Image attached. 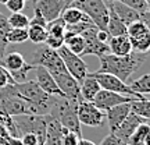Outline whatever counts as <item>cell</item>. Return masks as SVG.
<instances>
[{"mask_svg": "<svg viewBox=\"0 0 150 145\" xmlns=\"http://www.w3.org/2000/svg\"><path fill=\"white\" fill-rule=\"evenodd\" d=\"M70 6L79 9L85 16L89 17L97 29L107 31L108 7L103 0H75Z\"/></svg>", "mask_w": 150, "mask_h": 145, "instance_id": "cell-5", "label": "cell"}, {"mask_svg": "<svg viewBox=\"0 0 150 145\" xmlns=\"http://www.w3.org/2000/svg\"><path fill=\"white\" fill-rule=\"evenodd\" d=\"M57 52H59L60 57L64 61V66H65V69H67V71L81 84L83 81V78L88 75V66H86V63L82 60L81 56L70 52L65 46H61Z\"/></svg>", "mask_w": 150, "mask_h": 145, "instance_id": "cell-8", "label": "cell"}, {"mask_svg": "<svg viewBox=\"0 0 150 145\" xmlns=\"http://www.w3.org/2000/svg\"><path fill=\"white\" fill-rule=\"evenodd\" d=\"M10 28H28L29 27V17L24 13H11V16L7 18Z\"/></svg>", "mask_w": 150, "mask_h": 145, "instance_id": "cell-34", "label": "cell"}, {"mask_svg": "<svg viewBox=\"0 0 150 145\" xmlns=\"http://www.w3.org/2000/svg\"><path fill=\"white\" fill-rule=\"evenodd\" d=\"M76 114L81 124H85L88 127H102L103 120L106 117V113L100 110L93 102L88 101H79Z\"/></svg>", "mask_w": 150, "mask_h": 145, "instance_id": "cell-9", "label": "cell"}, {"mask_svg": "<svg viewBox=\"0 0 150 145\" xmlns=\"http://www.w3.org/2000/svg\"><path fill=\"white\" fill-rule=\"evenodd\" d=\"M14 88L18 92V95L28 103L29 114H49L56 98H57L54 95L46 94L35 82V80L14 82Z\"/></svg>", "mask_w": 150, "mask_h": 145, "instance_id": "cell-2", "label": "cell"}, {"mask_svg": "<svg viewBox=\"0 0 150 145\" xmlns=\"http://www.w3.org/2000/svg\"><path fill=\"white\" fill-rule=\"evenodd\" d=\"M128 145H150V121L146 120L138 126L128 140Z\"/></svg>", "mask_w": 150, "mask_h": 145, "instance_id": "cell-23", "label": "cell"}, {"mask_svg": "<svg viewBox=\"0 0 150 145\" xmlns=\"http://www.w3.org/2000/svg\"><path fill=\"white\" fill-rule=\"evenodd\" d=\"M0 102L3 105L4 112L10 116L29 114V106L18 95V92L14 88V84H10L0 89Z\"/></svg>", "mask_w": 150, "mask_h": 145, "instance_id": "cell-7", "label": "cell"}, {"mask_svg": "<svg viewBox=\"0 0 150 145\" xmlns=\"http://www.w3.org/2000/svg\"><path fill=\"white\" fill-rule=\"evenodd\" d=\"M117 1H121V3H124V4L132 7V9L136 10L138 13H143V11L149 10L146 0H117Z\"/></svg>", "mask_w": 150, "mask_h": 145, "instance_id": "cell-36", "label": "cell"}, {"mask_svg": "<svg viewBox=\"0 0 150 145\" xmlns=\"http://www.w3.org/2000/svg\"><path fill=\"white\" fill-rule=\"evenodd\" d=\"M100 89H102V86L99 84V81L96 80V77H93L92 73L91 74L88 73V75L81 82V98H82V101L92 102Z\"/></svg>", "mask_w": 150, "mask_h": 145, "instance_id": "cell-21", "label": "cell"}, {"mask_svg": "<svg viewBox=\"0 0 150 145\" xmlns=\"http://www.w3.org/2000/svg\"><path fill=\"white\" fill-rule=\"evenodd\" d=\"M52 75H53L56 84L59 85L63 96L68 98V99H72V101L82 99L81 98V84L75 80L68 71L57 73V74H52Z\"/></svg>", "mask_w": 150, "mask_h": 145, "instance_id": "cell-12", "label": "cell"}, {"mask_svg": "<svg viewBox=\"0 0 150 145\" xmlns=\"http://www.w3.org/2000/svg\"><path fill=\"white\" fill-rule=\"evenodd\" d=\"M131 45H132V52L147 54L150 52V32L136 39H131Z\"/></svg>", "mask_w": 150, "mask_h": 145, "instance_id": "cell-30", "label": "cell"}, {"mask_svg": "<svg viewBox=\"0 0 150 145\" xmlns=\"http://www.w3.org/2000/svg\"><path fill=\"white\" fill-rule=\"evenodd\" d=\"M131 112H134L135 114L150 121V99L145 96L134 99L131 102Z\"/></svg>", "mask_w": 150, "mask_h": 145, "instance_id": "cell-26", "label": "cell"}, {"mask_svg": "<svg viewBox=\"0 0 150 145\" xmlns=\"http://www.w3.org/2000/svg\"><path fill=\"white\" fill-rule=\"evenodd\" d=\"M29 25H39V27H46L47 28V21L43 18V16L39 11L33 10V17L29 18Z\"/></svg>", "mask_w": 150, "mask_h": 145, "instance_id": "cell-41", "label": "cell"}, {"mask_svg": "<svg viewBox=\"0 0 150 145\" xmlns=\"http://www.w3.org/2000/svg\"><path fill=\"white\" fill-rule=\"evenodd\" d=\"M78 145H96V144L91 140H83V138H81L79 142H78Z\"/></svg>", "mask_w": 150, "mask_h": 145, "instance_id": "cell-47", "label": "cell"}, {"mask_svg": "<svg viewBox=\"0 0 150 145\" xmlns=\"http://www.w3.org/2000/svg\"><path fill=\"white\" fill-rule=\"evenodd\" d=\"M81 137L74 131L64 129L63 130V145H78Z\"/></svg>", "mask_w": 150, "mask_h": 145, "instance_id": "cell-37", "label": "cell"}, {"mask_svg": "<svg viewBox=\"0 0 150 145\" xmlns=\"http://www.w3.org/2000/svg\"><path fill=\"white\" fill-rule=\"evenodd\" d=\"M28 31V41H31L35 45H42L45 43L47 38V28L39 27V25H29L27 28Z\"/></svg>", "mask_w": 150, "mask_h": 145, "instance_id": "cell-28", "label": "cell"}, {"mask_svg": "<svg viewBox=\"0 0 150 145\" xmlns=\"http://www.w3.org/2000/svg\"><path fill=\"white\" fill-rule=\"evenodd\" d=\"M108 10H111L115 13V16L121 20V21L128 27L131 22L136 21V20H139V13L136 10H134L132 7H129V6L124 4L121 1H117V0H114L111 3H108L107 4Z\"/></svg>", "mask_w": 150, "mask_h": 145, "instance_id": "cell-18", "label": "cell"}, {"mask_svg": "<svg viewBox=\"0 0 150 145\" xmlns=\"http://www.w3.org/2000/svg\"><path fill=\"white\" fill-rule=\"evenodd\" d=\"M64 46L70 52L81 56L83 49H85V39L82 35H76V34L71 32L68 29H65L64 34Z\"/></svg>", "mask_w": 150, "mask_h": 145, "instance_id": "cell-24", "label": "cell"}, {"mask_svg": "<svg viewBox=\"0 0 150 145\" xmlns=\"http://www.w3.org/2000/svg\"><path fill=\"white\" fill-rule=\"evenodd\" d=\"M103 1H104L106 4H108V3H111V1H114V0H103Z\"/></svg>", "mask_w": 150, "mask_h": 145, "instance_id": "cell-49", "label": "cell"}, {"mask_svg": "<svg viewBox=\"0 0 150 145\" xmlns=\"http://www.w3.org/2000/svg\"><path fill=\"white\" fill-rule=\"evenodd\" d=\"M33 73H35V82H36L38 85L40 86L46 94L54 95V96H63L59 85H57L56 81H54L53 75L50 74L45 67H42V66H35V67H33Z\"/></svg>", "mask_w": 150, "mask_h": 145, "instance_id": "cell-15", "label": "cell"}, {"mask_svg": "<svg viewBox=\"0 0 150 145\" xmlns=\"http://www.w3.org/2000/svg\"><path fill=\"white\" fill-rule=\"evenodd\" d=\"M60 17L63 18V21H64L67 25H72V24L79 22L81 20L85 17V14H83L79 9H75V7L70 6V7H67V9L61 13V16Z\"/></svg>", "mask_w": 150, "mask_h": 145, "instance_id": "cell-31", "label": "cell"}, {"mask_svg": "<svg viewBox=\"0 0 150 145\" xmlns=\"http://www.w3.org/2000/svg\"><path fill=\"white\" fill-rule=\"evenodd\" d=\"M25 1H28V0H25ZM33 1H35V0H33Z\"/></svg>", "mask_w": 150, "mask_h": 145, "instance_id": "cell-52", "label": "cell"}, {"mask_svg": "<svg viewBox=\"0 0 150 145\" xmlns=\"http://www.w3.org/2000/svg\"><path fill=\"white\" fill-rule=\"evenodd\" d=\"M14 82H16V81L13 80V77L10 75V73L0 64V89L7 85H10V84H14Z\"/></svg>", "mask_w": 150, "mask_h": 145, "instance_id": "cell-38", "label": "cell"}, {"mask_svg": "<svg viewBox=\"0 0 150 145\" xmlns=\"http://www.w3.org/2000/svg\"><path fill=\"white\" fill-rule=\"evenodd\" d=\"M10 31V25L7 21V17L0 13V59L4 56L6 49L8 46V43L6 41V34Z\"/></svg>", "mask_w": 150, "mask_h": 145, "instance_id": "cell-33", "label": "cell"}, {"mask_svg": "<svg viewBox=\"0 0 150 145\" xmlns=\"http://www.w3.org/2000/svg\"><path fill=\"white\" fill-rule=\"evenodd\" d=\"M83 39H85V49L81 54L82 56H96V57H102L104 54L110 53V48L107 43L102 42L97 39V28L92 27L89 29H86L81 34Z\"/></svg>", "mask_w": 150, "mask_h": 145, "instance_id": "cell-11", "label": "cell"}, {"mask_svg": "<svg viewBox=\"0 0 150 145\" xmlns=\"http://www.w3.org/2000/svg\"><path fill=\"white\" fill-rule=\"evenodd\" d=\"M63 130L64 127L50 116L47 127H46V137H45L43 145H63Z\"/></svg>", "mask_w": 150, "mask_h": 145, "instance_id": "cell-20", "label": "cell"}, {"mask_svg": "<svg viewBox=\"0 0 150 145\" xmlns=\"http://www.w3.org/2000/svg\"><path fill=\"white\" fill-rule=\"evenodd\" d=\"M100 145H128V142H125L124 140H121V138L117 137L114 133H110L106 138H103Z\"/></svg>", "mask_w": 150, "mask_h": 145, "instance_id": "cell-40", "label": "cell"}, {"mask_svg": "<svg viewBox=\"0 0 150 145\" xmlns=\"http://www.w3.org/2000/svg\"><path fill=\"white\" fill-rule=\"evenodd\" d=\"M149 32V29L146 28V25L140 20H136V21L131 22L128 27H127V35H128L129 39H136V38H140L146 35Z\"/></svg>", "mask_w": 150, "mask_h": 145, "instance_id": "cell-32", "label": "cell"}, {"mask_svg": "<svg viewBox=\"0 0 150 145\" xmlns=\"http://www.w3.org/2000/svg\"><path fill=\"white\" fill-rule=\"evenodd\" d=\"M45 45L49 46L50 49L59 50L61 46H64V36H57V35L47 34V38H46V41H45Z\"/></svg>", "mask_w": 150, "mask_h": 145, "instance_id": "cell-35", "label": "cell"}, {"mask_svg": "<svg viewBox=\"0 0 150 145\" xmlns=\"http://www.w3.org/2000/svg\"><path fill=\"white\" fill-rule=\"evenodd\" d=\"M6 41L8 45H18L28 41L27 28H10V31L6 34Z\"/></svg>", "mask_w": 150, "mask_h": 145, "instance_id": "cell-29", "label": "cell"}, {"mask_svg": "<svg viewBox=\"0 0 150 145\" xmlns=\"http://www.w3.org/2000/svg\"><path fill=\"white\" fill-rule=\"evenodd\" d=\"M104 113H106V119H107L110 133H114L120 127V124L122 123L124 120L127 119V116L131 113V102L115 105V106L110 108L108 110H106Z\"/></svg>", "mask_w": 150, "mask_h": 145, "instance_id": "cell-16", "label": "cell"}, {"mask_svg": "<svg viewBox=\"0 0 150 145\" xmlns=\"http://www.w3.org/2000/svg\"><path fill=\"white\" fill-rule=\"evenodd\" d=\"M0 64L4 67L8 73H14V71L22 69L27 64V61L24 59V56L18 52H10V53H4V56L0 59Z\"/></svg>", "mask_w": 150, "mask_h": 145, "instance_id": "cell-22", "label": "cell"}, {"mask_svg": "<svg viewBox=\"0 0 150 145\" xmlns=\"http://www.w3.org/2000/svg\"><path fill=\"white\" fill-rule=\"evenodd\" d=\"M79 101H82V99H79ZM79 101H72V99H68L65 96H57L49 114L54 120H57L64 129L74 131L81 137V134H82L81 123L79 119H78V114H76Z\"/></svg>", "mask_w": 150, "mask_h": 145, "instance_id": "cell-3", "label": "cell"}, {"mask_svg": "<svg viewBox=\"0 0 150 145\" xmlns=\"http://www.w3.org/2000/svg\"><path fill=\"white\" fill-rule=\"evenodd\" d=\"M33 10L39 11L49 24L65 10V0H35Z\"/></svg>", "mask_w": 150, "mask_h": 145, "instance_id": "cell-14", "label": "cell"}, {"mask_svg": "<svg viewBox=\"0 0 150 145\" xmlns=\"http://www.w3.org/2000/svg\"><path fill=\"white\" fill-rule=\"evenodd\" d=\"M147 54L142 53H132L127 56H115L112 53L104 54L100 59V67L96 73H107L118 77L120 80L127 82L129 77L134 74L136 70H139V67L143 64Z\"/></svg>", "mask_w": 150, "mask_h": 145, "instance_id": "cell-1", "label": "cell"}, {"mask_svg": "<svg viewBox=\"0 0 150 145\" xmlns=\"http://www.w3.org/2000/svg\"><path fill=\"white\" fill-rule=\"evenodd\" d=\"M107 32L110 36H120V35H127V25L124 24L115 13L108 10V22H107Z\"/></svg>", "mask_w": 150, "mask_h": 145, "instance_id": "cell-25", "label": "cell"}, {"mask_svg": "<svg viewBox=\"0 0 150 145\" xmlns=\"http://www.w3.org/2000/svg\"><path fill=\"white\" fill-rule=\"evenodd\" d=\"M97 39L102 41V42H104V43H107L108 39H110V35H108L107 31H100V29H97Z\"/></svg>", "mask_w": 150, "mask_h": 145, "instance_id": "cell-45", "label": "cell"}, {"mask_svg": "<svg viewBox=\"0 0 150 145\" xmlns=\"http://www.w3.org/2000/svg\"><path fill=\"white\" fill-rule=\"evenodd\" d=\"M143 121H146L145 119H142L140 116L135 114L134 112H131L128 116H127V119L120 124V127L114 131V134L117 135V137H120L121 140H124L125 142H128V140L131 138V135L134 134L135 130L138 129V126H139L140 123H143Z\"/></svg>", "mask_w": 150, "mask_h": 145, "instance_id": "cell-17", "label": "cell"}, {"mask_svg": "<svg viewBox=\"0 0 150 145\" xmlns=\"http://www.w3.org/2000/svg\"><path fill=\"white\" fill-rule=\"evenodd\" d=\"M128 85L132 91H135L136 94H139V95H146V94L149 95L150 94V73L149 74H143L139 78L131 81Z\"/></svg>", "mask_w": 150, "mask_h": 145, "instance_id": "cell-27", "label": "cell"}, {"mask_svg": "<svg viewBox=\"0 0 150 145\" xmlns=\"http://www.w3.org/2000/svg\"><path fill=\"white\" fill-rule=\"evenodd\" d=\"M72 1H75V0H65V9H67V7H68Z\"/></svg>", "mask_w": 150, "mask_h": 145, "instance_id": "cell-48", "label": "cell"}, {"mask_svg": "<svg viewBox=\"0 0 150 145\" xmlns=\"http://www.w3.org/2000/svg\"><path fill=\"white\" fill-rule=\"evenodd\" d=\"M4 6L11 13H20L25 9V0H8Z\"/></svg>", "mask_w": 150, "mask_h": 145, "instance_id": "cell-39", "label": "cell"}, {"mask_svg": "<svg viewBox=\"0 0 150 145\" xmlns=\"http://www.w3.org/2000/svg\"><path fill=\"white\" fill-rule=\"evenodd\" d=\"M6 145H22V141L20 137H10L6 142Z\"/></svg>", "mask_w": 150, "mask_h": 145, "instance_id": "cell-46", "label": "cell"}, {"mask_svg": "<svg viewBox=\"0 0 150 145\" xmlns=\"http://www.w3.org/2000/svg\"><path fill=\"white\" fill-rule=\"evenodd\" d=\"M10 137L11 135L8 133V130L6 129L3 124H0V145H6V142H7V140Z\"/></svg>", "mask_w": 150, "mask_h": 145, "instance_id": "cell-43", "label": "cell"}, {"mask_svg": "<svg viewBox=\"0 0 150 145\" xmlns=\"http://www.w3.org/2000/svg\"><path fill=\"white\" fill-rule=\"evenodd\" d=\"M134 99H138V98L134 96H127V95H121V94H117V92L108 91V89H100L99 94H97L95 99L92 102L96 105L97 108L106 112L110 108L115 106V105H120V103H127V102H132Z\"/></svg>", "mask_w": 150, "mask_h": 145, "instance_id": "cell-13", "label": "cell"}, {"mask_svg": "<svg viewBox=\"0 0 150 145\" xmlns=\"http://www.w3.org/2000/svg\"><path fill=\"white\" fill-rule=\"evenodd\" d=\"M31 64L42 66L50 74H57V73L67 71V69H65V66H64V61L60 57L59 52L54 50V49H50L45 43L36 45V49H35L32 60H31Z\"/></svg>", "mask_w": 150, "mask_h": 145, "instance_id": "cell-6", "label": "cell"}, {"mask_svg": "<svg viewBox=\"0 0 150 145\" xmlns=\"http://www.w3.org/2000/svg\"><path fill=\"white\" fill-rule=\"evenodd\" d=\"M20 138L22 141V145H39V140H38L36 134H32V133H25Z\"/></svg>", "mask_w": 150, "mask_h": 145, "instance_id": "cell-42", "label": "cell"}, {"mask_svg": "<svg viewBox=\"0 0 150 145\" xmlns=\"http://www.w3.org/2000/svg\"><path fill=\"white\" fill-rule=\"evenodd\" d=\"M139 20L146 25V28L150 32V10H146L143 13H139Z\"/></svg>", "mask_w": 150, "mask_h": 145, "instance_id": "cell-44", "label": "cell"}, {"mask_svg": "<svg viewBox=\"0 0 150 145\" xmlns=\"http://www.w3.org/2000/svg\"><path fill=\"white\" fill-rule=\"evenodd\" d=\"M50 119V114H21V116H13L16 123L18 134L21 137L25 133L36 134L39 145H43L46 137V127Z\"/></svg>", "mask_w": 150, "mask_h": 145, "instance_id": "cell-4", "label": "cell"}, {"mask_svg": "<svg viewBox=\"0 0 150 145\" xmlns=\"http://www.w3.org/2000/svg\"><path fill=\"white\" fill-rule=\"evenodd\" d=\"M146 3H147V7H149V10H150V0H146Z\"/></svg>", "mask_w": 150, "mask_h": 145, "instance_id": "cell-51", "label": "cell"}, {"mask_svg": "<svg viewBox=\"0 0 150 145\" xmlns=\"http://www.w3.org/2000/svg\"><path fill=\"white\" fill-rule=\"evenodd\" d=\"M93 77H96V80L99 81V84L102 86V89H108V91L117 92L121 95H127V96H134V98H143V95H139L135 91H132L127 82H124L122 80H120L118 77L112 74H107V73H92Z\"/></svg>", "mask_w": 150, "mask_h": 145, "instance_id": "cell-10", "label": "cell"}, {"mask_svg": "<svg viewBox=\"0 0 150 145\" xmlns=\"http://www.w3.org/2000/svg\"><path fill=\"white\" fill-rule=\"evenodd\" d=\"M7 1H8V0H0V3H1V4H6Z\"/></svg>", "mask_w": 150, "mask_h": 145, "instance_id": "cell-50", "label": "cell"}, {"mask_svg": "<svg viewBox=\"0 0 150 145\" xmlns=\"http://www.w3.org/2000/svg\"><path fill=\"white\" fill-rule=\"evenodd\" d=\"M107 45L110 48V53L115 54V56H127V54L132 53V45H131V39L128 38V35L110 36Z\"/></svg>", "mask_w": 150, "mask_h": 145, "instance_id": "cell-19", "label": "cell"}]
</instances>
